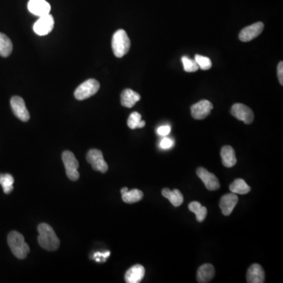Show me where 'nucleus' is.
Here are the masks:
<instances>
[{
    "mask_svg": "<svg viewBox=\"0 0 283 283\" xmlns=\"http://www.w3.org/2000/svg\"><path fill=\"white\" fill-rule=\"evenodd\" d=\"M9 246L12 251L13 254L20 260L25 259L29 254V245L25 241L24 236L17 231H12L7 237Z\"/></svg>",
    "mask_w": 283,
    "mask_h": 283,
    "instance_id": "f03ea898",
    "label": "nucleus"
},
{
    "mask_svg": "<svg viewBox=\"0 0 283 283\" xmlns=\"http://www.w3.org/2000/svg\"><path fill=\"white\" fill-rule=\"evenodd\" d=\"M157 134L160 136H166L171 132V127L169 125H163L159 127L157 130Z\"/></svg>",
    "mask_w": 283,
    "mask_h": 283,
    "instance_id": "c756f323",
    "label": "nucleus"
},
{
    "mask_svg": "<svg viewBox=\"0 0 283 283\" xmlns=\"http://www.w3.org/2000/svg\"><path fill=\"white\" fill-rule=\"evenodd\" d=\"M182 62H183V68H184L186 72H196L197 70L199 68V66H198L197 62H195V60L191 59V58H187V57H183L182 58Z\"/></svg>",
    "mask_w": 283,
    "mask_h": 283,
    "instance_id": "bb28decb",
    "label": "nucleus"
},
{
    "mask_svg": "<svg viewBox=\"0 0 283 283\" xmlns=\"http://www.w3.org/2000/svg\"><path fill=\"white\" fill-rule=\"evenodd\" d=\"M146 125V122L142 121V116L140 113L137 112L131 113L128 120V126L131 129H135V128H144Z\"/></svg>",
    "mask_w": 283,
    "mask_h": 283,
    "instance_id": "a878e982",
    "label": "nucleus"
},
{
    "mask_svg": "<svg viewBox=\"0 0 283 283\" xmlns=\"http://www.w3.org/2000/svg\"><path fill=\"white\" fill-rule=\"evenodd\" d=\"M189 210L196 215L197 220L199 223L203 222L205 220L207 215V208L205 206H202L198 201H193L189 204Z\"/></svg>",
    "mask_w": 283,
    "mask_h": 283,
    "instance_id": "5701e85b",
    "label": "nucleus"
},
{
    "mask_svg": "<svg viewBox=\"0 0 283 283\" xmlns=\"http://www.w3.org/2000/svg\"><path fill=\"white\" fill-rule=\"evenodd\" d=\"M55 20L53 16L48 14L39 17L36 22L33 26V30L39 36H46L53 30Z\"/></svg>",
    "mask_w": 283,
    "mask_h": 283,
    "instance_id": "6e6552de",
    "label": "nucleus"
},
{
    "mask_svg": "<svg viewBox=\"0 0 283 283\" xmlns=\"http://www.w3.org/2000/svg\"><path fill=\"white\" fill-rule=\"evenodd\" d=\"M221 155L222 163L225 167L232 168L235 166L237 163L235 152L234 149L230 146H225L223 147L220 152Z\"/></svg>",
    "mask_w": 283,
    "mask_h": 283,
    "instance_id": "6ab92c4d",
    "label": "nucleus"
},
{
    "mask_svg": "<svg viewBox=\"0 0 283 283\" xmlns=\"http://www.w3.org/2000/svg\"><path fill=\"white\" fill-rule=\"evenodd\" d=\"M13 43L8 36L0 33V56L7 58L12 53Z\"/></svg>",
    "mask_w": 283,
    "mask_h": 283,
    "instance_id": "412c9836",
    "label": "nucleus"
},
{
    "mask_svg": "<svg viewBox=\"0 0 283 283\" xmlns=\"http://www.w3.org/2000/svg\"><path fill=\"white\" fill-rule=\"evenodd\" d=\"M144 198V193L138 189L128 190L126 193L122 195V200L125 203L133 204L141 201Z\"/></svg>",
    "mask_w": 283,
    "mask_h": 283,
    "instance_id": "b1692460",
    "label": "nucleus"
},
{
    "mask_svg": "<svg viewBox=\"0 0 283 283\" xmlns=\"http://www.w3.org/2000/svg\"><path fill=\"white\" fill-rule=\"evenodd\" d=\"M87 162L92 166V169L97 172L106 173L108 171L107 163L105 161L103 152L99 150L92 149L87 154Z\"/></svg>",
    "mask_w": 283,
    "mask_h": 283,
    "instance_id": "423d86ee",
    "label": "nucleus"
},
{
    "mask_svg": "<svg viewBox=\"0 0 283 283\" xmlns=\"http://www.w3.org/2000/svg\"><path fill=\"white\" fill-rule=\"evenodd\" d=\"M62 161L68 179L77 181L80 178V174L78 173L79 162L75 155L71 151L67 150L62 154Z\"/></svg>",
    "mask_w": 283,
    "mask_h": 283,
    "instance_id": "39448f33",
    "label": "nucleus"
},
{
    "mask_svg": "<svg viewBox=\"0 0 283 283\" xmlns=\"http://www.w3.org/2000/svg\"><path fill=\"white\" fill-rule=\"evenodd\" d=\"M110 255V252H104V253H101V252H96L94 254V259L96 260L97 262H100L103 261V262L106 261V258L109 256Z\"/></svg>",
    "mask_w": 283,
    "mask_h": 283,
    "instance_id": "7c9ffc66",
    "label": "nucleus"
},
{
    "mask_svg": "<svg viewBox=\"0 0 283 283\" xmlns=\"http://www.w3.org/2000/svg\"><path fill=\"white\" fill-rule=\"evenodd\" d=\"M141 99L138 93L135 92L131 89H125L121 93V105L127 108H132Z\"/></svg>",
    "mask_w": 283,
    "mask_h": 283,
    "instance_id": "a211bd4d",
    "label": "nucleus"
},
{
    "mask_svg": "<svg viewBox=\"0 0 283 283\" xmlns=\"http://www.w3.org/2000/svg\"><path fill=\"white\" fill-rule=\"evenodd\" d=\"M214 276H215V268L214 265L205 264L198 268V274H197V279L198 282H209Z\"/></svg>",
    "mask_w": 283,
    "mask_h": 283,
    "instance_id": "f3484780",
    "label": "nucleus"
},
{
    "mask_svg": "<svg viewBox=\"0 0 283 283\" xmlns=\"http://www.w3.org/2000/svg\"><path fill=\"white\" fill-rule=\"evenodd\" d=\"M28 9L34 15L42 17L50 14L51 5L46 0H29Z\"/></svg>",
    "mask_w": 283,
    "mask_h": 283,
    "instance_id": "ddd939ff",
    "label": "nucleus"
},
{
    "mask_svg": "<svg viewBox=\"0 0 283 283\" xmlns=\"http://www.w3.org/2000/svg\"><path fill=\"white\" fill-rule=\"evenodd\" d=\"M11 106L14 114L23 122H27L30 119V114L26 108L25 101L19 96H14L11 99Z\"/></svg>",
    "mask_w": 283,
    "mask_h": 283,
    "instance_id": "1a4fd4ad",
    "label": "nucleus"
},
{
    "mask_svg": "<svg viewBox=\"0 0 283 283\" xmlns=\"http://www.w3.org/2000/svg\"><path fill=\"white\" fill-rule=\"evenodd\" d=\"M248 283H264L265 281V271L258 264L251 265L246 275Z\"/></svg>",
    "mask_w": 283,
    "mask_h": 283,
    "instance_id": "2eb2a0df",
    "label": "nucleus"
},
{
    "mask_svg": "<svg viewBox=\"0 0 283 283\" xmlns=\"http://www.w3.org/2000/svg\"><path fill=\"white\" fill-rule=\"evenodd\" d=\"M14 179L10 174H0V185L3 186L6 195L11 193L14 190Z\"/></svg>",
    "mask_w": 283,
    "mask_h": 283,
    "instance_id": "393cba45",
    "label": "nucleus"
},
{
    "mask_svg": "<svg viewBox=\"0 0 283 283\" xmlns=\"http://www.w3.org/2000/svg\"><path fill=\"white\" fill-rule=\"evenodd\" d=\"M100 88V84L95 79H89L76 89L74 96L77 100H84L96 95Z\"/></svg>",
    "mask_w": 283,
    "mask_h": 283,
    "instance_id": "20e7f679",
    "label": "nucleus"
},
{
    "mask_svg": "<svg viewBox=\"0 0 283 283\" xmlns=\"http://www.w3.org/2000/svg\"><path fill=\"white\" fill-rule=\"evenodd\" d=\"M38 242L39 246L48 251H55L58 249L60 241L55 234V230L48 224H39L38 226Z\"/></svg>",
    "mask_w": 283,
    "mask_h": 283,
    "instance_id": "f257e3e1",
    "label": "nucleus"
},
{
    "mask_svg": "<svg viewBox=\"0 0 283 283\" xmlns=\"http://www.w3.org/2000/svg\"><path fill=\"white\" fill-rule=\"evenodd\" d=\"M128 191V187H124L123 189H121V195H123V194L126 193L127 191Z\"/></svg>",
    "mask_w": 283,
    "mask_h": 283,
    "instance_id": "473e14b6",
    "label": "nucleus"
},
{
    "mask_svg": "<svg viewBox=\"0 0 283 283\" xmlns=\"http://www.w3.org/2000/svg\"><path fill=\"white\" fill-rule=\"evenodd\" d=\"M162 195L170 201L173 206H180L183 204V196L179 190L175 189L173 191H170L169 188H164L162 190Z\"/></svg>",
    "mask_w": 283,
    "mask_h": 283,
    "instance_id": "aec40b11",
    "label": "nucleus"
},
{
    "mask_svg": "<svg viewBox=\"0 0 283 283\" xmlns=\"http://www.w3.org/2000/svg\"><path fill=\"white\" fill-rule=\"evenodd\" d=\"M174 146V141L172 138H163L160 143V147L163 150H169V149L172 148Z\"/></svg>",
    "mask_w": 283,
    "mask_h": 283,
    "instance_id": "c85d7f7f",
    "label": "nucleus"
},
{
    "mask_svg": "<svg viewBox=\"0 0 283 283\" xmlns=\"http://www.w3.org/2000/svg\"><path fill=\"white\" fill-rule=\"evenodd\" d=\"M145 275V268L140 265L131 267L125 274V281L128 283H138L143 280Z\"/></svg>",
    "mask_w": 283,
    "mask_h": 283,
    "instance_id": "dca6fc26",
    "label": "nucleus"
},
{
    "mask_svg": "<svg viewBox=\"0 0 283 283\" xmlns=\"http://www.w3.org/2000/svg\"><path fill=\"white\" fill-rule=\"evenodd\" d=\"M197 175L201 179L205 184V187L208 191H214L220 189V184L217 176L213 173H209L207 169L200 167L197 169Z\"/></svg>",
    "mask_w": 283,
    "mask_h": 283,
    "instance_id": "9d476101",
    "label": "nucleus"
},
{
    "mask_svg": "<svg viewBox=\"0 0 283 283\" xmlns=\"http://www.w3.org/2000/svg\"><path fill=\"white\" fill-rule=\"evenodd\" d=\"M131 41L126 32L119 29L113 34L112 39V49L116 58H122L129 52Z\"/></svg>",
    "mask_w": 283,
    "mask_h": 283,
    "instance_id": "7ed1b4c3",
    "label": "nucleus"
},
{
    "mask_svg": "<svg viewBox=\"0 0 283 283\" xmlns=\"http://www.w3.org/2000/svg\"><path fill=\"white\" fill-rule=\"evenodd\" d=\"M214 106L208 100H201L191 106V115L195 119L203 120L211 113Z\"/></svg>",
    "mask_w": 283,
    "mask_h": 283,
    "instance_id": "f8f14e48",
    "label": "nucleus"
},
{
    "mask_svg": "<svg viewBox=\"0 0 283 283\" xmlns=\"http://www.w3.org/2000/svg\"><path fill=\"white\" fill-rule=\"evenodd\" d=\"M230 113L239 121H243L246 125H250L254 120V114L250 108L244 104L236 103L232 106Z\"/></svg>",
    "mask_w": 283,
    "mask_h": 283,
    "instance_id": "0eeeda50",
    "label": "nucleus"
},
{
    "mask_svg": "<svg viewBox=\"0 0 283 283\" xmlns=\"http://www.w3.org/2000/svg\"><path fill=\"white\" fill-rule=\"evenodd\" d=\"M278 77L280 84L283 85V62H280L278 65Z\"/></svg>",
    "mask_w": 283,
    "mask_h": 283,
    "instance_id": "2f4dec72",
    "label": "nucleus"
},
{
    "mask_svg": "<svg viewBox=\"0 0 283 283\" xmlns=\"http://www.w3.org/2000/svg\"><path fill=\"white\" fill-rule=\"evenodd\" d=\"M195 62L198 64V66L201 69L208 70L211 68V61L210 58L207 57L201 56V55H196L195 58Z\"/></svg>",
    "mask_w": 283,
    "mask_h": 283,
    "instance_id": "cd10ccee",
    "label": "nucleus"
},
{
    "mask_svg": "<svg viewBox=\"0 0 283 283\" xmlns=\"http://www.w3.org/2000/svg\"><path fill=\"white\" fill-rule=\"evenodd\" d=\"M229 189L232 193L246 195L250 191V186L242 179H237L230 185Z\"/></svg>",
    "mask_w": 283,
    "mask_h": 283,
    "instance_id": "4be33fe9",
    "label": "nucleus"
},
{
    "mask_svg": "<svg viewBox=\"0 0 283 283\" xmlns=\"http://www.w3.org/2000/svg\"><path fill=\"white\" fill-rule=\"evenodd\" d=\"M265 28L262 22H256L242 29L239 33V39L242 42H249L259 36Z\"/></svg>",
    "mask_w": 283,
    "mask_h": 283,
    "instance_id": "9b49d317",
    "label": "nucleus"
},
{
    "mask_svg": "<svg viewBox=\"0 0 283 283\" xmlns=\"http://www.w3.org/2000/svg\"><path fill=\"white\" fill-rule=\"evenodd\" d=\"M239 198L236 194L230 193L222 197L220 201V207L221 208L222 214L224 216H230L234 207L237 205Z\"/></svg>",
    "mask_w": 283,
    "mask_h": 283,
    "instance_id": "4468645a",
    "label": "nucleus"
}]
</instances>
